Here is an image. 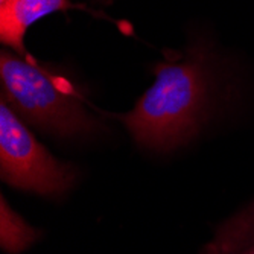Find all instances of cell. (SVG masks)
<instances>
[{"instance_id":"5","label":"cell","mask_w":254,"mask_h":254,"mask_svg":"<svg viewBox=\"0 0 254 254\" xmlns=\"http://www.w3.org/2000/svg\"><path fill=\"white\" fill-rule=\"evenodd\" d=\"M199 254H254V201L219 224Z\"/></svg>"},{"instance_id":"7","label":"cell","mask_w":254,"mask_h":254,"mask_svg":"<svg viewBox=\"0 0 254 254\" xmlns=\"http://www.w3.org/2000/svg\"><path fill=\"white\" fill-rule=\"evenodd\" d=\"M3 2H8V0H0V3H3Z\"/></svg>"},{"instance_id":"1","label":"cell","mask_w":254,"mask_h":254,"mask_svg":"<svg viewBox=\"0 0 254 254\" xmlns=\"http://www.w3.org/2000/svg\"><path fill=\"white\" fill-rule=\"evenodd\" d=\"M210 84L202 55L157 65L155 79L128 113L119 116L134 142L171 152L198 135L210 119Z\"/></svg>"},{"instance_id":"2","label":"cell","mask_w":254,"mask_h":254,"mask_svg":"<svg viewBox=\"0 0 254 254\" xmlns=\"http://www.w3.org/2000/svg\"><path fill=\"white\" fill-rule=\"evenodd\" d=\"M2 99L31 125L60 138L78 140L101 131L79 91L65 78L37 64L31 57L2 52Z\"/></svg>"},{"instance_id":"6","label":"cell","mask_w":254,"mask_h":254,"mask_svg":"<svg viewBox=\"0 0 254 254\" xmlns=\"http://www.w3.org/2000/svg\"><path fill=\"white\" fill-rule=\"evenodd\" d=\"M40 239V232L23 219L6 202L0 201V245L9 254H18L28 250Z\"/></svg>"},{"instance_id":"3","label":"cell","mask_w":254,"mask_h":254,"mask_svg":"<svg viewBox=\"0 0 254 254\" xmlns=\"http://www.w3.org/2000/svg\"><path fill=\"white\" fill-rule=\"evenodd\" d=\"M0 175L5 183L18 190L60 196L75 186L78 171L73 165L55 158L2 99Z\"/></svg>"},{"instance_id":"4","label":"cell","mask_w":254,"mask_h":254,"mask_svg":"<svg viewBox=\"0 0 254 254\" xmlns=\"http://www.w3.org/2000/svg\"><path fill=\"white\" fill-rule=\"evenodd\" d=\"M73 8L68 0H8L0 3V40L18 55L28 57L25 34L40 18Z\"/></svg>"}]
</instances>
